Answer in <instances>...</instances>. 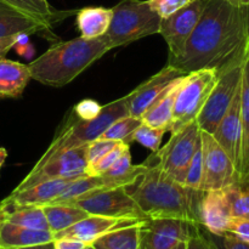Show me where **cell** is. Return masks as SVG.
<instances>
[{"label":"cell","instance_id":"1","mask_svg":"<svg viewBox=\"0 0 249 249\" xmlns=\"http://www.w3.org/2000/svg\"><path fill=\"white\" fill-rule=\"evenodd\" d=\"M248 50L247 7L233 6L226 0H208L184 53L168 65L185 74L199 70H215L221 74L242 65Z\"/></svg>","mask_w":249,"mask_h":249},{"label":"cell","instance_id":"2","mask_svg":"<svg viewBox=\"0 0 249 249\" xmlns=\"http://www.w3.org/2000/svg\"><path fill=\"white\" fill-rule=\"evenodd\" d=\"M146 163L145 174L126 187L142 213L148 219L170 218L199 224V202L203 191L189 189L173 180L160 169L155 158L153 163L148 160Z\"/></svg>","mask_w":249,"mask_h":249},{"label":"cell","instance_id":"3","mask_svg":"<svg viewBox=\"0 0 249 249\" xmlns=\"http://www.w3.org/2000/svg\"><path fill=\"white\" fill-rule=\"evenodd\" d=\"M112 50L105 36H83L55 44L28 65L32 79L53 88H62Z\"/></svg>","mask_w":249,"mask_h":249},{"label":"cell","instance_id":"4","mask_svg":"<svg viewBox=\"0 0 249 249\" xmlns=\"http://www.w3.org/2000/svg\"><path fill=\"white\" fill-rule=\"evenodd\" d=\"M112 10L111 23L104 36L111 49L160 34L162 18L151 9L147 0H122Z\"/></svg>","mask_w":249,"mask_h":249},{"label":"cell","instance_id":"5","mask_svg":"<svg viewBox=\"0 0 249 249\" xmlns=\"http://www.w3.org/2000/svg\"><path fill=\"white\" fill-rule=\"evenodd\" d=\"M125 96L109 102L106 106H102L99 116L92 121H83L74 113H70L60 130L56 133L55 138L51 141L48 150L43 156L53 155L58 151L70 150L82 145H88L99 139L101 134L117 119L128 116Z\"/></svg>","mask_w":249,"mask_h":249},{"label":"cell","instance_id":"6","mask_svg":"<svg viewBox=\"0 0 249 249\" xmlns=\"http://www.w3.org/2000/svg\"><path fill=\"white\" fill-rule=\"evenodd\" d=\"M218 78L219 73L215 70H199L185 74L175 99L170 133L196 121Z\"/></svg>","mask_w":249,"mask_h":249},{"label":"cell","instance_id":"7","mask_svg":"<svg viewBox=\"0 0 249 249\" xmlns=\"http://www.w3.org/2000/svg\"><path fill=\"white\" fill-rule=\"evenodd\" d=\"M88 165V145L70 150L58 151L49 156H41L33 169L17 185L14 191L56 179H77L84 177Z\"/></svg>","mask_w":249,"mask_h":249},{"label":"cell","instance_id":"8","mask_svg":"<svg viewBox=\"0 0 249 249\" xmlns=\"http://www.w3.org/2000/svg\"><path fill=\"white\" fill-rule=\"evenodd\" d=\"M199 136L201 129L198 124L196 121L191 122L172 133L169 141L155 152L152 157L168 177L184 185Z\"/></svg>","mask_w":249,"mask_h":249},{"label":"cell","instance_id":"9","mask_svg":"<svg viewBox=\"0 0 249 249\" xmlns=\"http://www.w3.org/2000/svg\"><path fill=\"white\" fill-rule=\"evenodd\" d=\"M72 206L83 209L90 215L117 219H148L125 187L94 190L75 199Z\"/></svg>","mask_w":249,"mask_h":249},{"label":"cell","instance_id":"10","mask_svg":"<svg viewBox=\"0 0 249 249\" xmlns=\"http://www.w3.org/2000/svg\"><path fill=\"white\" fill-rule=\"evenodd\" d=\"M202 179L199 191L223 190L240 181L237 169L213 135L201 130Z\"/></svg>","mask_w":249,"mask_h":249},{"label":"cell","instance_id":"11","mask_svg":"<svg viewBox=\"0 0 249 249\" xmlns=\"http://www.w3.org/2000/svg\"><path fill=\"white\" fill-rule=\"evenodd\" d=\"M242 65L233 66L219 74L218 82L214 85L206 104L196 118L197 124L202 131L213 134L228 112L236 92L241 87Z\"/></svg>","mask_w":249,"mask_h":249},{"label":"cell","instance_id":"12","mask_svg":"<svg viewBox=\"0 0 249 249\" xmlns=\"http://www.w3.org/2000/svg\"><path fill=\"white\" fill-rule=\"evenodd\" d=\"M208 0H192L172 16L162 18L160 34L169 49V60L177 58L184 53L190 36L196 28Z\"/></svg>","mask_w":249,"mask_h":249},{"label":"cell","instance_id":"13","mask_svg":"<svg viewBox=\"0 0 249 249\" xmlns=\"http://www.w3.org/2000/svg\"><path fill=\"white\" fill-rule=\"evenodd\" d=\"M192 225L180 219H147L140 230L139 249H173L189 238Z\"/></svg>","mask_w":249,"mask_h":249},{"label":"cell","instance_id":"14","mask_svg":"<svg viewBox=\"0 0 249 249\" xmlns=\"http://www.w3.org/2000/svg\"><path fill=\"white\" fill-rule=\"evenodd\" d=\"M182 75H185V73L173 67L172 65H167L160 72L139 85L134 91L125 96L129 116L140 119L168 87Z\"/></svg>","mask_w":249,"mask_h":249},{"label":"cell","instance_id":"15","mask_svg":"<svg viewBox=\"0 0 249 249\" xmlns=\"http://www.w3.org/2000/svg\"><path fill=\"white\" fill-rule=\"evenodd\" d=\"M147 220V219H146ZM146 220L140 219H117L108 218V216L100 215H89L83 220L78 221L77 224L72 225L66 230L53 235V240L56 238H75L85 245H92L97 238L102 237L106 233L112 231L119 230V229L128 228L131 225H138Z\"/></svg>","mask_w":249,"mask_h":249},{"label":"cell","instance_id":"16","mask_svg":"<svg viewBox=\"0 0 249 249\" xmlns=\"http://www.w3.org/2000/svg\"><path fill=\"white\" fill-rule=\"evenodd\" d=\"M241 87L233 97L231 106L220 123L216 126L215 131L212 135L215 139L216 142L223 147V150L228 153L230 160L235 164L236 169L240 168V155H241Z\"/></svg>","mask_w":249,"mask_h":249},{"label":"cell","instance_id":"17","mask_svg":"<svg viewBox=\"0 0 249 249\" xmlns=\"http://www.w3.org/2000/svg\"><path fill=\"white\" fill-rule=\"evenodd\" d=\"M198 216L199 224L212 235L220 236L228 232L232 215L224 189L203 192L199 202Z\"/></svg>","mask_w":249,"mask_h":249},{"label":"cell","instance_id":"18","mask_svg":"<svg viewBox=\"0 0 249 249\" xmlns=\"http://www.w3.org/2000/svg\"><path fill=\"white\" fill-rule=\"evenodd\" d=\"M241 155L238 184L249 185V50L242 65L241 80Z\"/></svg>","mask_w":249,"mask_h":249},{"label":"cell","instance_id":"19","mask_svg":"<svg viewBox=\"0 0 249 249\" xmlns=\"http://www.w3.org/2000/svg\"><path fill=\"white\" fill-rule=\"evenodd\" d=\"M0 220L33 230L50 231L41 207L15 203L9 198L0 202Z\"/></svg>","mask_w":249,"mask_h":249},{"label":"cell","instance_id":"20","mask_svg":"<svg viewBox=\"0 0 249 249\" xmlns=\"http://www.w3.org/2000/svg\"><path fill=\"white\" fill-rule=\"evenodd\" d=\"M51 24L39 21L28 15L19 12L18 10L9 6L5 2L0 1V38L21 34L38 33L45 31Z\"/></svg>","mask_w":249,"mask_h":249},{"label":"cell","instance_id":"21","mask_svg":"<svg viewBox=\"0 0 249 249\" xmlns=\"http://www.w3.org/2000/svg\"><path fill=\"white\" fill-rule=\"evenodd\" d=\"M182 77L178 78L168 87V89L158 97L155 104L141 116V122L153 128L165 129L170 131L173 124V113H174L175 99H177L178 91H179L180 83Z\"/></svg>","mask_w":249,"mask_h":249},{"label":"cell","instance_id":"22","mask_svg":"<svg viewBox=\"0 0 249 249\" xmlns=\"http://www.w3.org/2000/svg\"><path fill=\"white\" fill-rule=\"evenodd\" d=\"M74 179H56L33 185L22 191H12L10 201L26 206L44 207L50 204Z\"/></svg>","mask_w":249,"mask_h":249},{"label":"cell","instance_id":"23","mask_svg":"<svg viewBox=\"0 0 249 249\" xmlns=\"http://www.w3.org/2000/svg\"><path fill=\"white\" fill-rule=\"evenodd\" d=\"M53 241V233L50 231L33 230L0 220V249H17Z\"/></svg>","mask_w":249,"mask_h":249},{"label":"cell","instance_id":"24","mask_svg":"<svg viewBox=\"0 0 249 249\" xmlns=\"http://www.w3.org/2000/svg\"><path fill=\"white\" fill-rule=\"evenodd\" d=\"M147 169V163L133 164L131 163L130 148L125 151L113 165L100 177L108 189L116 187H129L135 184Z\"/></svg>","mask_w":249,"mask_h":249},{"label":"cell","instance_id":"25","mask_svg":"<svg viewBox=\"0 0 249 249\" xmlns=\"http://www.w3.org/2000/svg\"><path fill=\"white\" fill-rule=\"evenodd\" d=\"M32 79L28 65L1 58L0 60V97H19Z\"/></svg>","mask_w":249,"mask_h":249},{"label":"cell","instance_id":"26","mask_svg":"<svg viewBox=\"0 0 249 249\" xmlns=\"http://www.w3.org/2000/svg\"><path fill=\"white\" fill-rule=\"evenodd\" d=\"M113 10L106 7H84L77 12V27L80 36L95 39L104 36L111 23Z\"/></svg>","mask_w":249,"mask_h":249},{"label":"cell","instance_id":"27","mask_svg":"<svg viewBox=\"0 0 249 249\" xmlns=\"http://www.w3.org/2000/svg\"><path fill=\"white\" fill-rule=\"evenodd\" d=\"M48 221L49 230L53 235L66 230L90 214L72 204H46L41 207Z\"/></svg>","mask_w":249,"mask_h":249},{"label":"cell","instance_id":"28","mask_svg":"<svg viewBox=\"0 0 249 249\" xmlns=\"http://www.w3.org/2000/svg\"><path fill=\"white\" fill-rule=\"evenodd\" d=\"M143 223L106 233L97 238L92 246L95 249H139L140 230Z\"/></svg>","mask_w":249,"mask_h":249},{"label":"cell","instance_id":"29","mask_svg":"<svg viewBox=\"0 0 249 249\" xmlns=\"http://www.w3.org/2000/svg\"><path fill=\"white\" fill-rule=\"evenodd\" d=\"M0 1L18 10L19 12H23L33 18L46 22L49 24L68 16L67 12L55 11L50 6L48 0H0Z\"/></svg>","mask_w":249,"mask_h":249},{"label":"cell","instance_id":"30","mask_svg":"<svg viewBox=\"0 0 249 249\" xmlns=\"http://www.w3.org/2000/svg\"><path fill=\"white\" fill-rule=\"evenodd\" d=\"M100 189H108L105 185L101 177L84 175V177L73 180L50 204H72L75 199L80 198V197L94 191V190Z\"/></svg>","mask_w":249,"mask_h":249},{"label":"cell","instance_id":"31","mask_svg":"<svg viewBox=\"0 0 249 249\" xmlns=\"http://www.w3.org/2000/svg\"><path fill=\"white\" fill-rule=\"evenodd\" d=\"M232 218H249V185L233 184L224 189Z\"/></svg>","mask_w":249,"mask_h":249},{"label":"cell","instance_id":"32","mask_svg":"<svg viewBox=\"0 0 249 249\" xmlns=\"http://www.w3.org/2000/svg\"><path fill=\"white\" fill-rule=\"evenodd\" d=\"M141 123H142L141 119L135 118V117H131L128 114V116L123 117V118H119L117 119L116 122H113V123L101 134V136H100L99 139L122 141V142L130 145L129 139H130L134 130H135Z\"/></svg>","mask_w":249,"mask_h":249},{"label":"cell","instance_id":"33","mask_svg":"<svg viewBox=\"0 0 249 249\" xmlns=\"http://www.w3.org/2000/svg\"><path fill=\"white\" fill-rule=\"evenodd\" d=\"M165 133H168L165 129L153 128V126L147 125V124L141 123L134 130V133L131 134L130 139H129V142L131 143L135 141V142H139L143 147L148 148V150H151L155 153L160 148L162 139Z\"/></svg>","mask_w":249,"mask_h":249},{"label":"cell","instance_id":"34","mask_svg":"<svg viewBox=\"0 0 249 249\" xmlns=\"http://www.w3.org/2000/svg\"><path fill=\"white\" fill-rule=\"evenodd\" d=\"M128 148H130L128 143H124L122 142V141H119V142L117 143L116 147L112 148V150L109 151V152H107L104 157L100 158V160H97V162H95L94 164L88 165L87 169H85V174H87L88 177H100V175H102L116 163V160H118Z\"/></svg>","mask_w":249,"mask_h":249},{"label":"cell","instance_id":"35","mask_svg":"<svg viewBox=\"0 0 249 249\" xmlns=\"http://www.w3.org/2000/svg\"><path fill=\"white\" fill-rule=\"evenodd\" d=\"M202 179V141L201 136L197 142L196 150H195L194 157H192L191 163L187 169L186 178H185L184 185L189 189L192 190H199V185H201Z\"/></svg>","mask_w":249,"mask_h":249},{"label":"cell","instance_id":"36","mask_svg":"<svg viewBox=\"0 0 249 249\" xmlns=\"http://www.w3.org/2000/svg\"><path fill=\"white\" fill-rule=\"evenodd\" d=\"M186 249H218L211 237V233L199 224L192 225L189 238L185 242Z\"/></svg>","mask_w":249,"mask_h":249},{"label":"cell","instance_id":"37","mask_svg":"<svg viewBox=\"0 0 249 249\" xmlns=\"http://www.w3.org/2000/svg\"><path fill=\"white\" fill-rule=\"evenodd\" d=\"M192 0H147L151 9L160 17L167 18L180 9L189 5Z\"/></svg>","mask_w":249,"mask_h":249},{"label":"cell","instance_id":"38","mask_svg":"<svg viewBox=\"0 0 249 249\" xmlns=\"http://www.w3.org/2000/svg\"><path fill=\"white\" fill-rule=\"evenodd\" d=\"M119 141L105 140V139H96L92 142L88 143V165L94 164L95 162L104 157L107 152L116 147ZM87 165V167H88Z\"/></svg>","mask_w":249,"mask_h":249},{"label":"cell","instance_id":"39","mask_svg":"<svg viewBox=\"0 0 249 249\" xmlns=\"http://www.w3.org/2000/svg\"><path fill=\"white\" fill-rule=\"evenodd\" d=\"M101 109L102 106L99 102L91 99H87L78 102L73 107V113L79 119H83V121H92V119L99 116Z\"/></svg>","mask_w":249,"mask_h":249},{"label":"cell","instance_id":"40","mask_svg":"<svg viewBox=\"0 0 249 249\" xmlns=\"http://www.w3.org/2000/svg\"><path fill=\"white\" fill-rule=\"evenodd\" d=\"M211 237L218 249H249V243L240 240L231 233L224 235H212Z\"/></svg>","mask_w":249,"mask_h":249},{"label":"cell","instance_id":"41","mask_svg":"<svg viewBox=\"0 0 249 249\" xmlns=\"http://www.w3.org/2000/svg\"><path fill=\"white\" fill-rule=\"evenodd\" d=\"M249 243V218H232L229 224L228 232Z\"/></svg>","mask_w":249,"mask_h":249},{"label":"cell","instance_id":"42","mask_svg":"<svg viewBox=\"0 0 249 249\" xmlns=\"http://www.w3.org/2000/svg\"><path fill=\"white\" fill-rule=\"evenodd\" d=\"M87 246L84 242L75 238H56L53 240V247L55 249H85Z\"/></svg>","mask_w":249,"mask_h":249},{"label":"cell","instance_id":"43","mask_svg":"<svg viewBox=\"0 0 249 249\" xmlns=\"http://www.w3.org/2000/svg\"><path fill=\"white\" fill-rule=\"evenodd\" d=\"M21 36H5V38H0V60H1V58H5L6 53L16 45Z\"/></svg>","mask_w":249,"mask_h":249},{"label":"cell","instance_id":"44","mask_svg":"<svg viewBox=\"0 0 249 249\" xmlns=\"http://www.w3.org/2000/svg\"><path fill=\"white\" fill-rule=\"evenodd\" d=\"M17 249H55V247H53V242L40 243V245L28 246V247H22V248H17Z\"/></svg>","mask_w":249,"mask_h":249},{"label":"cell","instance_id":"45","mask_svg":"<svg viewBox=\"0 0 249 249\" xmlns=\"http://www.w3.org/2000/svg\"><path fill=\"white\" fill-rule=\"evenodd\" d=\"M231 5L237 7H247L249 6V0H226Z\"/></svg>","mask_w":249,"mask_h":249},{"label":"cell","instance_id":"46","mask_svg":"<svg viewBox=\"0 0 249 249\" xmlns=\"http://www.w3.org/2000/svg\"><path fill=\"white\" fill-rule=\"evenodd\" d=\"M7 157V151L4 147H0V168L2 167V164L5 163V160Z\"/></svg>","mask_w":249,"mask_h":249},{"label":"cell","instance_id":"47","mask_svg":"<svg viewBox=\"0 0 249 249\" xmlns=\"http://www.w3.org/2000/svg\"><path fill=\"white\" fill-rule=\"evenodd\" d=\"M185 242H186V241H185ZM185 242H181V243H179V245H178L177 247H175V248H173V249H186V246H185Z\"/></svg>","mask_w":249,"mask_h":249},{"label":"cell","instance_id":"48","mask_svg":"<svg viewBox=\"0 0 249 249\" xmlns=\"http://www.w3.org/2000/svg\"><path fill=\"white\" fill-rule=\"evenodd\" d=\"M247 14H248V49H249V6H247Z\"/></svg>","mask_w":249,"mask_h":249},{"label":"cell","instance_id":"49","mask_svg":"<svg viewBox=\"0 0 249 249\" xmlns=\"http://www.w3.org/2000/svg\"><path fill=\"white\" fill-rule=\"evenodd\" d=\"M85 249H95V248H94V246H92V245H89V246H87V248H85Z\"/></svg>","mask_w":249,"mask_h":249}]
</instances>
